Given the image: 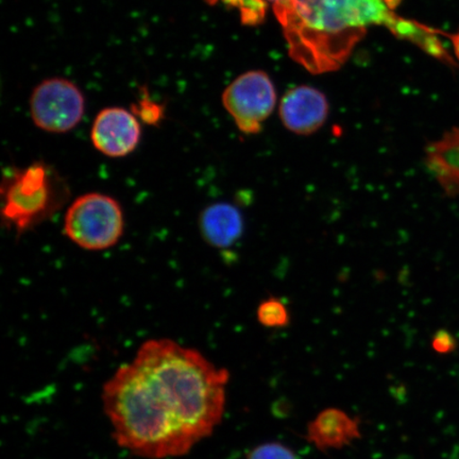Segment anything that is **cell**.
<instances>
[{"label":"cell","mask_w":459,"mask_h":459,"mask_svg":"<svg viewBox=\"0 0 459 459\" xmlns=\"http://www.w3.org/2000/svg\"><path fill=\"white\" fill-rule=\"evenodd\" d=\"M229 380L198 350L168 338L143 342L102 388L113 438L143 458L186 455L220 426Z\"/></svg>","instance_id":"1"},{"label":"cell","mask_w":459,"mask_h":459,"mask_svg":"<svg viewBox=\"0 0 459 459\" xmlns=\"http://www.w3.org/2000/svg\"><path fill=\"white\" fill-rule=\"evenodd\" d=\"M402 0H280L273 5L292 60L315 74L335 72L372 27H386L451 67L441 30L397 13Z\"/></svg>","instance_id":"2"},{"label":"cell","mask_w":459,"mask_h":459,"mask_svg":"<svg viewBox=\"0 0 459 459\" xmlns=\"http://www.w3.org/2000/svg\"><path fill=\"white\" fill-rule=\"evenodd\" d=\"M65 189L44 162L10 170L2 186L4 221L17 233L27 231L59 209Z\"/></svg>","instance_id":"3"},{"label":"cell","mask_w":459,"mask_h":459,"mask_svg":"<svg viewBox=\"0 0 459 459\" xmlns=\"http://www.w3.org/2000/svg\"><path fill=\"white\" fill-rule=\"evenodd\" d=\"M63 231L79 248L88 251L110 249L119 242L125 231L122 205L106 194L82 195L68 208Z\"/></svg>","instance_id":"4"},{"label":"cell","mask_w":459,"mask_h":459,"mask_svg":"<svg viewBox=\"0 0 459 459\" xmlns=\"http://www.w3.org/2000/svg\"><path fill=\"white\" fill-rule=\"evenodd\" d=\"M222 103L240 132L257 134L274 111L277 91L266 73L251 71L240 74L228 86Z\"/></svg>","instance_id":"5"},{"label":"cell","mask_w":459,"mask_h":459,"mask_svg":"<svg viewBox=\"0 0 459 459\" xmlns=\"http://www.w3.org/2000/svg\"><path fill=\"white\" fill-rule=\"evenodd\" d=\"M85 111L82 91L70 80L51 78L39 83L30 97L34 125L49 134H66L82 122Z\"/></svg>","instance_id":"6"},{"label":"cell","mask_w":459,"mask_h":459,"mask_svg":"<svg viewBox=\"0 0 459 459\" xmlns=\"http://www.w3.org/2000/svg\"><path fill=\"white\" fill-rule=\"evenodd\" d=\"M142 137L140 119L124 108H103L91 130V141L103 156L118 159L129 156Z\"/></svg>","instance_id":"7"},{"label":"cell","mask_w":459,"mask_h":459,"mask_svg":"<svg viewBox=\"0 0 459 459\" xmlns=\"http://www.w3.org/2000/svg\"><path fill=\"white\" fill-rule=\"evenodd\" d=\"M329 101L320 91L301 85L291 89L281 100L279 114L287 130L298 135H311L325 124Z\"/></svg>","instance_id":"8"},{"label":"cell","mask_w":459,"mask_h":459,"mask_svg":"<svg viewBox=\"0 0 459 459\" xmlns=\"http://www.w3.org/2000/svg\"><path fill=\"white\" fill-rule=\"evenodd\" d=\"M360 438V419L336 407L321 411L307 428L306 439L321 452L341 450Z\"/></svg>","instance_id":"9"},{"label":"cell","mask_w":459,"mask_h":459,"mask_svg":"<svg viewBox=\"0 0 459 459\" xmlns=\"http://www.w3.org/2000/svg\"><path fill=\"white\" fill-rule=\"evenodd\" d=\"M424 164L446 197L459 198V127L428 143Z\"/></svg>","instance_id":"10"},{"label":"cell","mask_w":459,"mask_h":459,"mask_svg":"<svg viewBox=\"0 0 459 459\" xmlns=\"http://www.w3.org/2000/svg\"><path fill=\"white\" fill-rule=\"evenodd\" d=\"M201 237L214 248H229L242 238L244 217L238 206L217 203L201 212L198 222Z\"/></svg>","instance_id":"11"},{"label":"cell","mask_w":459,"mask_h":459,"mask_svg":"<svg viewBox=\"0 0 459 459\" xmlns=\"http://www.w3.org/2000/svg\"><path fill=\"white\" fill-rule=\"evenodd\" d=\"M211 5L221 3L237 11L245 26L262 25L266 19L268 4L264 0H205Z\"/></svg>","instance_id":"12"},{"label":"cell","mask_w":459,"mask_h":459,"mask_svg":"<svg viewBox=\"0 0 459 459\" xmlns=\"http://www.w3.org/2000/svg\"><path fill=\"white\" fill-rule=\"evenodd\" d=\"M256 319L267 329H282L290 323V315L284 302L271 297L263 300L256 309Z\"/></svg>","instance_id":"13"},{"label":"cell","mask_w":459,"mask_h":459,"mask_svg":"<svg viewBox=\"0 0 459 459\" xmlns=\"http://www.w3.org/2000/svg\"><path fill=\"white\" fill-rule=\"evenodd\" d=\"M247 459H299L296 452L283 444L272 441L254 447L247 455Z\"/></svg>","instance_id":"14"},{"label":"cell","mask_w":459,"mask_h":459,"mask_svg":"<svg viewBox=\"0 0 459 459\" xmlns=\"http://www.w3.org/2000/svg\"><path fill=\"white\" fill-rule=\"evenodd\" d=\"M134 113L137 118L143 119L148 125H157L163 118V108L158 103L148 100L147 97L140 101Z\"/></svg>","instance_id":"15"},{"label":"cell","mask_w":459,"mask_h":459,"mask_svg":"<svg viewBox=\"0 0 459 459\" xmlns=\"http://www.w3.org/2000/svg\"><path fill=\"white\" fill-rule=\"evenodd\" d=\"M430 346L436 353L446 355L455 351L457 341L451 332L439 330L435 333Z\"/></svg>","instance_id":"16"},{"label":"cell","mask_w":459,"mask_h":459,"mask_svg":"<svg viewBox=\"0 0 459 459\" xmlns=\"http://www.w3.org/2000/svg\"><path fill=\"white\" fill-rule=\"evenodd\" d=\"M443 37L451 42L453 54H455L456 61L459 62V31L452 33L443 31Z\"/></svg>","instance_id":"17"},{"label":"cell","mask_w":459,"mask_h":459,"mask_svg":"<svg viewBox=\"0 0 459 459\" xmlns=\"http://www.w3.org/2000/svg\"><path fill=\"white\" fill-rule=\"evenodd\" d=\"M264 2H265V3H267V4H268V3H273V4H274L275 3L280 2V0H264Z\"/></svg>","instance_id":"18"}]
</instances>
